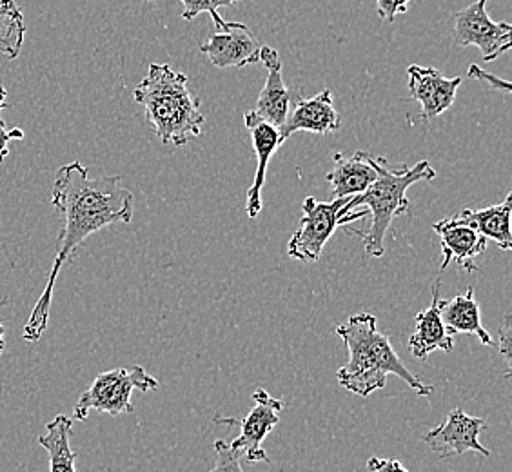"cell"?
<instances>
[{"label":"cell","mask_w":512,"mask_h":472,"mask_svg":"<svg viewBox=\"0 0 512 472\" xmlns=\"http://www.w3.org/2000/svg\"><path fill=\"white\" fill-rule=\"evenodd\" d=\"M11 138L13 140H24V131L20 128L11 129Z\"/></svg>","instance_id":"4dcf8cb0"},{"label":"cell","mask_w":512,"mask_h":472,"mask_svg":"<svg viewBox=\"0 0 512 472\" xmlns=\"http://www.w3.org/2000/svg\"><path fill=\"white\" fill-rule=\"evenodd\" d=\"M215 453L217 463L209 472H244L242 469V454L235 451L229 443L224 440L215 442Z\"/></svg>","instance_id":"603a6c76"},{"label":"cell","mask_w":512,"mask_h":472,"mask_svg":"<svg viewBox=\"0 0 512 472\" xmlns=\"http://www.w3.org/2000/svg\"><path fill=\"white\" fill-rule=\"evenodd\" d=\"M487 427L482 418L469 416L462 409H453L442 425L434 427L422 436L427 447L438 458H453L474 451L489 458L491 451L480 443V433Z\"/></svg>","instance_id":"9c48e42d"},{"label":"cell","mask_w":512,"mask_h":472,"mask_svg":"<svg viewBox=\"0 0 512 472\" xmlns=\"http://www.w3.org/2000/svg\"><path fill=\"white\" fill-rule=\"evenodd\" d=\"M51 206L64 217L59 249L51 266L48 284L24 325L22 338L39 342L50 322L53 289L62 267L71 262L89 236L113 224L133 220V193L122 186V177L89 178L88 168L71 162L59 169L51 187Z\"/></svg>","instance_id":"6da1fadb"},{"label":"cell","mask_w":512,"mask_h":472,"mask_svg":"<svg viewBox=\"0 0 512 472\" xmlns=\"http://www.w3.org/2000/svg\"><path fill=\"white\" fill-rule=\"evenodd\" d=\"M342 126V117L338 115L333 102L331 89H324L313 99H298L295 106L289 111L284 128L280 129V138L286 142L287 138L298 131H307L315 135H329L335 133Z\"/></svg>","instance_id":"4fadbf2b"},{"label":"cell","mask_w":512,"mask_h":472,"mask_svg":"<svg viewBox=\"0 0 512 472\" xmlns=\"http://www.w3.org/2000/svg\"><path fill=\"white\" fill-rule=\"evenodd\" d=\"M467 73H469L471 77H474V79L487 82V84H489L493 89H498V91H503V93H509V91H511V84H509L507 80L498 79L496 75L487 73L485 69L480 68V66H476V64H471L469 69H467Z\"/></svg>","instance_id":"484cf974"},{"label":"cell","mask_w":512,"mask_h":472,"mask_svg":"<svg viewBox=\"0 0 512 472\" xmlns=\"http://www.w3.org/2000/svg\"><path fill=\"white\" fill-rule=\"evenodd\" d=\"M336 335L344 340L349 351V362L336 373V380L345 391L369 398L378 389H384L387 374H396L414 393L420 396L434 393L433 385L424 384L405 367L389 336L378 331L375 315L358 313L347 318L336 327Z\"/></svg>","instance_id":"7a4b0ae2"},{"label":"cell","mask_w":512,"mask_h":472,"mask_svg":"<svg viewBox=\"0 0 512 472\" xmlns=\"http://www.w3.org/2000/svg\"><path fill=\"white\" fill-rule=\"evenodd\" d=\"M371 164L376 169V180L365 193L349 200V211L367 207L371 215V227L367 233L355 231L362 236L365 253L373 258H382L385 253V235L391 231L394 218L402 217L411 202L407 198L409 187L418 182H431L436 178V171L427 160H420L414 166L391 164L385 157L369 155Z\"/></svg>","instance_id":"277c9868"},{"label":"cell","mask_w":512,"mask_h":472,"mask_svg":"<svg viewBox=\"0 0 512 472\" xmlns=\"http://www.w3.org/2000/svg\"><path fill=\"white\" fill-rule=\"evenodd\" d=\"M433 229L440 238L442 255H444V262L440 267L442 271H447L451 262H456L458 266L469 273L478 271V266L474 264V258L483 255L487 249V240L478 231H474L473 227L456 222L453 217L436 222L433 224Z\"/></svg>","instance_id":"9a60e30c"},{"label":"cell","mask_w":512,"mask_h":472,"mask_svg":"<svg viewBox=\"0 0 512 472\" xmlns=\"http://www.w3.org/2000/svg\"><path fill=\"white\" fill-rule=\"evenodd\" d=\"M512 26L487 13V0H476L454 13V44L460 48L476 46L485 62H493L511 50Z\"/></svg>","instance_id":"52a82bcc"},{"label":"cell","mask_w":512,"mask_h":472,"mask_svg":"<svg viewBox=\"0 0 512 472\" xmlns=\"http://www.w3.org/2000/svg\"><path fill=\"white\" fill-rule=\"evenodd\" d=\"M511 204L512 193L509 191L500 204L485 209H462L453 218L460 224L473 227L485 240H494L503 251H511Z\"/></svg>","instance_id":"ac0fdd59"},{"label":"cell","mask_w":512,"mask_h":472,"mask_svg":"<svg viewBox=\"0 0 512 472\" xmlns=\"http://www.w3.org/2000/svg\"><path fill=\"white\" fill-rule=\"evenodd\" d=\"M413 0H376V11L380 19L393 22L396 15H402L405 11L409 10V4Z\"/></svg>","instance_id":"d4e9b609"},{"label":"cell","mask_w":512,"mask_h":472,"mask_svg":"<svg viewBox=\"0 0 512 472\" xmlns=\"http://www.w3.org/2000/svg\"><path fill=\"white\" fill-rule=\"evenodd\" d=\"M512 324L511 313H507L503 318L502 333H500V342H498V351L502 353L503 362H505V369H507V376L511 374V360H512Z\"/></svg>","instance_id":"cb8c5ba5"},{"label":"cell","mask_w":512,"mask_h":472,"mask_svg":"<svg viewBox=\"0 0 512 472\" xmlns=\"http://www.w3.org/2000/svg\"><path fill=\"white\" fill-rule=\"evenodd\" d=\"M26 19L15 0H0V55L17 59L26 37Z\"/></svg>","instance_id":"44dd1931"},{"label":"cell","mask_w":512,"mask_h":472,"mask_svg":"<svg viewBox=\"0 0 512 472\" xmlns=\"http://www.w3.org/2000/svg\"><path fill=\"white\" fill-rule=\"evenodd\" d=\"M253 400H255V407L249 411L244 420L217 416L215 423L240 427V436L229 445L242 454V458H246V462H269V456H267L266 449L262 447V443L280 423V413L284 411V404H282V400L273 398L266 389H256L253 393Z\"/></svg>","instance_id":"ba28073f"},{"label":"cell","mask_w":512,"mask_h":472,"mask_svg":"<svg viewBox=\"0 0 512 472\" xmlns=\"http://www.w3.org/2000/svg\"><path fill=\"white\" fill-rule=\"evenodd\" d=\"M371 153L355 151L353 155L335 153V168L325 175L335 198H353L365 193L376 180V169L371 164Z\"/></svg>","instance_id":"e0dca14e"},{"label":"cell","mask_w":512,"mask_h":472,"mask_svg":"<svg viewBox=\"0 0 512 472\" xmlns=\"http://www.w3.org/2000/svg\"><path fill=\"white\" fill-rule=\"evenodd\" d=\"M244 124L251 133L253 148L256 153L255 180L251 187L247 189L246 211L247 217L256 218L262 211V187L266 184L267 166L269 160L275 155L276 149L280 148L284 142L280 138V131L267 124L264 120L256 117L253 111H246L244 115Z\"/></svg>","instance_id":"2e32d148"},{"label":"cell","mask_w":512,"mask_h":472,"mask_svg":"<svg viewBox=\"0 0 512 472\" xmlns=\"http://www.w3.org/2000/svg\"><path fill=\"white\" fill-rule=\"evenodd\" d=\"M407 77L409 95L411 99L420 102V118L425 122L444 115L445 111L453 106L458 88L462 86L460 77H445L438 69L418 64H411L407 68Z\"/></svg>","instance_id":"8fae6325"},{"label":"cell","mask_w":512,"mask_h":472,"mask_svg":"<svg viewBox=\"0 0 512 472\" xmlns=\"http://www.w3.org/2000/svg\"><path fill=\"white\" fill-rule=\"evenodd\" d=\"M367 469L369 472H409L394 458H376V456L367 462Z\"/></svg>","instance_id":"4316f807"},{"label":"cell","mask_w":512,"mask_h":472,"mask_svg":"<svg viewBox=\"0 0 512 472\" xmlns=\"http://www.w3.org/2000/svg\"><path fill=\"white\" fill-rule=\"evenodd\" d=\"M11 129L6 128V122L0 118V162L10 155Z\"/></svg>","instance_id":"83f0119b"},{"label":"cell","mask_w":512,"mask_h":472,"mask_svg":"<svg viewBox=\"0 0 512 472\" xmlns=\"http://www.w3.org/2000/svg\"><path fill=\"white\" fill-rule=\"evenodd\" d=\"M133 99L146 111L149 124L162 144L186 146L202 135L206 117L200 111V100L189 91L188 77L168 64H149Z\"/></svg>","instance_id":"3957f363"},{"label":"cell","mask_w":512,"mask_h":472,"mask_svg":"<svg viewBox=\"0 0 512 472\" xmlns=\"http://www.w3.org/2000/svg\"><path fill=\"white\" fill-rule=\"evenodd\" d=\"M144 2H162V0H144ZM184 4V11H182V19L191 20L197 19L200 13H209L213 24H215V31L224 30L226 28L227 20L220 17L218 10L226 8V6H233L237 4L238 0H180Z\"/></svg>","instance_id":"7402d4cb"},{"label":"cell","mask_w":512,"mask_h":472,"mask_svg":"<svg viewBox=\"0 0 512 472\" xmlns=\"http://www.w3.org/2000/svg\"><path fill=\"white\" fill-rule=\"evenodd\" d=\"M260 50L255 35L242 22H227L224 30L215 31L200 46L215 68H246L260 62Z\"/></svg>","instance_id":"30bf717a"},{"label":"cell","mask_w":512,"mask_h":472,"mask_svg":"<svg viewBox=\"0 0 512 472\" xmlns=\"http://www.w3.org/2000/svg\"><path fill=\"white\" fill-rule=\"evenodd\" d=\"M158 380L155 376L140 367H122L100 373L88 389L80 394L71 420L86 422L91 411L120 416V414H133L135 407L131 404L133 391L149 393L158 389Z\"/></svg>","instance_id":"5b68a950"},{"label":"cell","mask_w":512,"mask_h":472,"mask_svg":"<svg viewBox=\"0 0 512 472\" xmlns=\"http://www.w3.org/2000/svg\"><path fill=\"white\" fill-rule=\"evenodd\" d=\"M433 302L416 315V331L409 338V351L416 360H427L434 351L453 353L454 338L447 333L442 322V280L436 278L433 284Z\"/></svg>","instance_id":"5bb4252c"},{"label":"cell","mask_w":512,"mask_h":472,"mask_svg":"<svg viewBox=\"0 0 512 472\" xmlns=\"http://www.w3.org/2000/svg\"><path fill=\"white\" fill-rule=\"evenodd\" d=\"M6 97H8V91H6V88H0V109L8 108Z\"/></svg>","instance_id":"f546056e"},{"label":"cell","mask_w":512,"mask_h":472,"mask_svg":"<svg viewBox=\"0 0 512 472\" xmlns=\"http://www.w3.org/2000/svg\"><path fill=\"white\" fill-rule=\"evenodd\" d=\"M73 420L68 414H59L46 425V434L39 445L50 456V472H77V453L71 449Z\"/></svg>","instance_id":"ffe728a7"},{"label":"cell","mask_w":512,"mask_h":472,"mask_svg":"<svg viewBox=\"0 0 512 472\" xmlns=\"http://www.w3.org/2000/svg\"><path fill=\"white\" fill-rule=\"evenodd\" d=\"M6 304H8V298H2L0 300V309ZM4 349H6V327L0 324V356L4 353Z\"/></svg>","instance_id":"f1b7e54d"},{"label":"cell","mask_w":512,"mask_h":472,"mask_svg":"<svg viewBox=\"0 0 512 472\" xmlns=\"http://www.w3.org/2000/svg\"><path fill=\"white\" fill-rule=\"evenodd\" d=\"M260 62L267 69V80L253 113L260 120H264L280 131L284 128L289 111L293 108V93L286 86L282 60H280L278 51L273 50L271 46H262Z\"/></svg>","instance_id":"7c38bea8"},{"label":"cell","mask_w":512,"mask_h":472,"mask_svg":"<svg viewBox=\"0 0 512 472\" xmlns=\"http://www.w3.org/2000/svg\"><path fill=\"white\" fill-rule=\"evenodd\" d=\"M442 322L449 335H474L480 338L483 345H494L493 336L485 331L482 324L480 305L474 298L473 287L460 296H454L451 302L442 305Z\"/></svg>","instance_id":"d6986e66"},{"label":"cell","mask_w":512,"mask_h":472,"mask_svg":"<svg viewBox=\"0 0 512 472\" xmlns=\"http://www.w3.org/2000/svg\"><path fill=\"white\" fill-rule=\"evenodd\" d=\"M349 200L351 198H335L331 202H318L316 198L307 197L302 206L304 215L300 227L289 240L287 255L300 262H316L338 227L353 224L369 215L360 209L351 213L347 207Z\"/></svg>","instance_id":"8992f818"}]
</instances>
